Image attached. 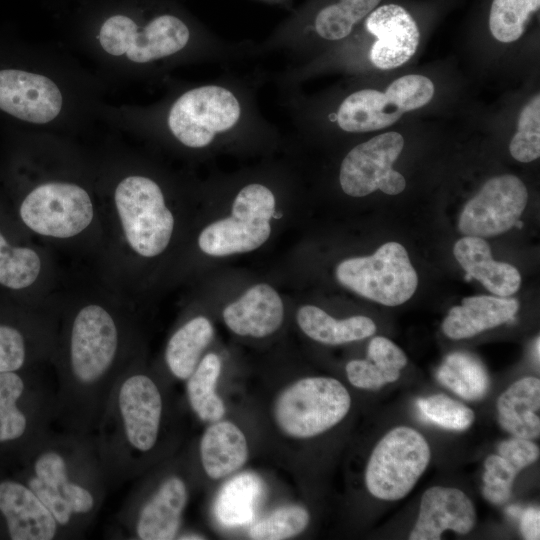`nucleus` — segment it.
<instances>
[{
    "label": "nucleus",
    "instance_id": "obj_1",
    "mask_svg": "<svg viewBox=\"0 0 540 540\" xmlns=\"http://www.w3.org/2000/svg\"><path fill=\"white\" fill-rule=\"evenodd\" d=\"M126 315L110 302L85 298L67 309L58 330L55 421L93 437L109 397L128 369Z\"/></svg>",
    "mask_w": 540,
    "mask_h": 540
},
{
    "label": "nucleus",
    "instance_id": "obj_2",
    "mask_svg": "<svg viewBox=\"0 0 540 540\" xmlns=\"http://www.w3.org/2000/svg\"><path fill=\"white\" fill-rule=\"evenodd\" d=\"M51 432L4 468L48 508L60 536H68L92 520L109 483L93 437Z\"/></svg>",
    "mask_w": 540,
    "mask_h": 540
},
{
    "label": "nucleus",
    "instance_id": "obj_3",
    "mask_svg": "<svg viewBox=\"0 0 540 540\" xmlns=\"http://www.w3.org/2000/svg\"><path fill=\"white\" fill-rule=\"evenodd\" d=\"M163 409L155 381L129 366L114 386L93 436L108 483L126 480L134 459L156 447Z\"/></svg>",
    "mask_w": 540,
    "mask_h": 540
},
{
    "label": "nucleus",
    "instance_id": "obj_4",
    "mask_svg": "<svg viewBox=\"0 0 540 540\" xmlns=\"http://www.w3.org/2000/svg\"><path fill=\"white\" fill-rule=\"evenodd\" d=\"M253 86L228 76L184 91L167 110L169 133L182 146L199 150L250 129L269 128L256 106Z\"/></svg>",
    "mask_w": 540,
    "mask_h": 540
},
{
    "label": "nucleus",
    "instance_id": "obj_5",
    "mask_svg": "<svg viewBox=\"0 0 540 540\" xmlns=\"http://www.w3.org/2000/svg\"><path fill=\"white\" fill-rule=\"evenodd\" d=\"M41 366L0 372V466L15 463L55 421L56 383L44 380Z\"/></svg>",
    "mask_w": 540,
    "mask_h": 540
},
{
    "label": "nucleus",
    "instance_id": "obj_6",
    "mask_svg": "<svg viewBox=\"0 0 540 540\" xmlns=\"http://www.w3.org/2000/svg\"><path fill=\"white\" fill-rule=\"evenodd\" d=\"M112 220L124 251L143 259L161 255L169 246L175 226L160 185L142 174H130L115 186Z\"/></svg>",
    "mask_w": 540,
    "mask_h": 540
},
{
    "label": "nucleus",
    "instance_id": "obj_7",
    "mask_svg": "<svg viewBox=\"0 0 540 540\" xmlns=\"http://www.w3.org/2000/svg\"><path fill=\"white\" fill-rule=\"evenodd\" d=\"M9 214L25 233L54 241L83 238L100 219L83 186L60 180L33 186L15 201Z\"/></svg>",
    "mask_w": 540,
    "mask_h": 540
},
{
    "label": "nucleus",
    "instance_id": "obj_8",
    "mask_svg": "<svg viewBox=\"0 0 540 540\" xmlns=\"http://www.w3.org/2000/svg\"><path fill=\"white\" fill-rule=\"evenodd\" d=\"M434 84L423 75H405L395 79L385 92L361 89L346 96L329 119L348 133L380 130L397 122L409 111L429 103Z\"/></svg>",
    "mask_w": 540,
    "mask_h": 540
},
{
    "label": "nucleus",
    "instance_id": "obj_9",
    "mask_svg": "<svg viewBox=\"0 0 540 540\" xmlns=\"http://www.w3.org/2000/svg\"><path fill=\"white\" fill-rule=\"evenodd\" d=\"M350 406L351 397L341 382L308 377L281 392L274 405V418L286 435L310 438L338 424Z\"/></svg>",
    "mask_w": 540,
    "mask_h": 540
},
{
    "label": "nucleus",
    "instance_id": "obj_10",
    "mask_svg": "<svg viewBox=\"0 0 540 540\" xmlns=\"http://www.w3.org/2000/svg\"><path fill=\"white\" fill-rule=\"evenodd\" d=\"M276 207L271 188L251 182L243 186L232 203V215L205 227L198 237L200 250L223 257L253 251L271 234L270 221Z\"/></svg>",
    "mask_w": 540,
    "mask_h": 540
},
{
    "label": "nucleus",
    "instance_id": "obj_11",
    "mask_svg": "<svg viewBox=\"0 0 540 540\" xmlns=\"http://www.w3.org/2000/svg\"><path fill=\"white\" fill-rule=\"evenodd\" d=\"M335 275L342 286L386 306L405 303L418 285V276L408 253L397 242L381 245L370 256L341 261Z\"/></svg>",
    "mask_w": 540,
    "mask_h": 540
},
{
    "label": "nucleus",
    "instance_id": "obj_12",
    "mask_svg": "<svg viewBox=\"0 0 540 540\" xmlns=\"http://www.w3.org/2000/svg\"><path fill=\"white\" fill-rule=\"evenodd\" d=\"M431 458L426 439L415 429L390 430L373 449L365 471L367 490L376 498H404L426 470Z\"/></svg>",
    "mask_w": 540,
    "mask_h": 540
},
{
    "label": "nucleus",
    "instance_id": "obj_13",
    "mask_svg": "<svg viewBox=\"0 0 540 540\" xmlns=\"http://www.w3.org/2000/svg\"><path fill=\"white\" fill-rule=\"evenodd\" d=\"M97 39L109 55L147 64L185 50L191 31L182 19L171 14L159 15L143 27L127 16L114 15L102 24Z\"/></svg>",
    "mask_w": 540,
    "mask_h": 540
},
{
    "label": "nucleus",
    "instance_id": "obj_14",
    "mask_svg": "<svg viewBox=\"0 0 540 540\" xmlns=\"http://www.w3.org/2000/svg\"><path fill=\"white\" fill-rule=\"evenodd\" d=\"M404 147L398 132L379 134L353 147L343 158L339 171L342 191L364 197L376 190L397 195L406 187L402 174L392 168Z\"/></svg>",
    "mask_w": 540,
    "mask_h": 540
},
{
    "label": "nucleus",
    "instance_id": "obj_15",
    "mask_svg": "<svg viewBox=\"0 0 540 540\" xmlns=\"http://www.w3.org/2000/svg\"><path fill=\"white\" fill-rule=\"evenodd\" d=\"M26 234L8 211L0 210V299L38 308L48 263Z\"/></svg>",
    "mask_w": 540,
    "mask_h": 540
},
{
    "label": "nucleus",
    "instance_id": "obj_16",
    "mask_svg": "<svg viewBox=\"0 0 540 540\" xmlns=\"http://www.w3.org/2000/svg\"><path fill=\"white\" fill-rule=\"evenodd\" d=\"M38 308L0 299V372L52 362L58 330Z\"/></svg>",
    "mask_w": 540,
    "mask_h": 540
},
{
    "label": "nucleus",
    "instance_id": "obj_17",
    "mask_svg": "<svg viewBox=\"0 0 540 540\" xmlns=\"http://www.w3.org/2000/svg\"><path fill=\"white\" fill-rule=\"evenodd\" d=\"M527 201V188L518 177L511 174L493 177L464 206L459 231L480 238L507 232L519 220Z\"/></svg>",
    "mask_w": 540,
    "mask_h": 540
},
{
    "label": "nucleus",
    "instance_id": "obj_18",
    "mask_svg": "<svg viewBox=\"0 0 540 540\" xmlns=\"http://www.w3.org/2000/svg\"><path fill=\"white\" fill-rule=\"evenodd\" d=\"M60 536L52 513L20 479L0 466V539L52 540Z\"/></svg>",
    "mask_w": 540,
    "mask_h": 540
},
{
    "label": "nucleus",
    "instance_id": "obj_19",
    "mask_svg": "<svg viewBox=\"0 0 540 540\" xmlns=\"http://www.w3.org/2000/svg\"><path fill=\"white\" fill-rule=\"evenodd\" d=\"M62 94L48 77L19 69L0 70V109L20 120L45 124L62 108Z\"/></svg>",
    "mask_w": 540,
    "mask_h": 540
},
{
    "label": "nucleus",
    "instance_id": "obj_20",
    "mask_svg": "<svg viewBox=\"0 0 540 540\" xmlns=\"http://www.w3.org/2000/svg\"><path fill=\"white\" fill-rule=\"evenodd\" d=\"M365 29L376 38L369 59L378 69L389 70L403 65L418 48V25L410 12L399 4L377 6L365 18Z\"/></svg>",
    "mask_w": 540,
    "mask_h": 540
},
{
    "label": "nucleus",
    "instance_id": "obj_21",
    "mask_svg": "<svg viewBox=\"0 0 540 540\" xmlns=\"http://www.w3.org/2000/svg\"><path fill=\"white\" fill-rule=\"evenodd\" d=\"M476 522L472 501L460 489L434 486L421 497L419 514L410 540H438L446 530L469 533Z\"/></svg>",
    "mask_w": 540,
    "mask_h": 540
},
{
    "label": "nucleus",
    "instance_id": "obj_22",
    "mask_svg": "<svg viewBox=\"0 0 540 540\" xmlns=\"http://www.w3.org/2000/svg\"><path fill=\"white\" fill-rule=\"evenodd\" d=\"M188 500L185 482L178 476L166 478L140 506L134 532L141 540H171L178 535Z\"/></svg>",
    "mask_w": 540,
    "mask_h": 540
},
{
    "label": "nucleus",
    "instance_id": "obj_23",
    "mask_svg": "<svg viewBox=\"0 0 540 540\" xmlns=\"http://www.w3.org/2000/svg\"><path fill=\"white\" fill-rule=\"evenodd\" d=\"M283 318L281 297L265 283L250 287L223 311L224 322L232 332L255 338L274 333L281 326Z\"/></svg>",
    "mask_w": 540,
    "mask_h": 540
},
{
    "label": "nucleus",
    "instance_id": "obj_24",
    "mask_svg": "<svg viewBox=\"0 0 540 540\" xmlns=\"http://www.w3.org/2000/svg\"><path fill=\"white\" fill-rule=\"evenodd\" d=\"M519 310L515 298L470 296L452 307L442 323L444 334L454 340L473 337L514 319Z\"/></svg>",
    "mask_w": 540,
    "mask_h": 540
},
{
    "label": "nucleus",
    "instance_id": "obj_25",
    "mask_svg": "<svg viewBox=\"0 0 540 540\" xmlns=\"http://www.w3.org/2000/svg\"><path fill=\"white\" fill-rule=\"evenodd\" d=\"M454 256L465 270V279L474 278L491 293L508 297L521 285V275L511 264L495 261L489 244L480 237L465 236L454 245Z\"/></svg>",
    "mask_w": 540,
    "mask_h": 540
},
{
    "label": "nucleus",
    "instance_id": "obj_26",
    "mask_svg": "<svg viewBox=\"0 0 540 540\" xmlns=\"http://www.w3.org/2000/svg\"><path fill=\"white\" fill-rule=\"evenodd\" d=\"M498 454L486 458L483 496L500 505L509 500L518 472L539 458V448L531 440L513 437L498 445Z\"/></svg>",
    "mask_w": 540,
    "mask_h": 540
},
{
    "label": "nucleus",
    "instance_id": "obj_27",
    "mask_svg": "<svg viewBox=\"0 0 540 540\" xmlns=\"http://www.w3.org/2000/svg\"><path fill=\"white\" fill-rule=\"evenodd\" d=\"M500 426L513 437L533 440L540 435V380L525 377L511 384L497 400Z\"/></svg>",
    "mask_w": 540,
    "mask_h": 540
},
{
    "label": "nucleus",
    "instance_id": "obj_28",
    "mask_svg": "<svg viewBox=\"0 0 540 540\" xmlns=\"http://www.w3.org/2000/svg\"><path fill=\"white\" fill-rule=\"evenodd\" d=\"M204 471L212 479H220L240 469L248 457V445L242 431L232 422L210 425L200 442Z\"/></svg>",
    "mask_w": 540,
    "mask_h": 540
},
{
    "label": "nucleus",
    "instance_id": "obj_29",
    "mask_svg": "<svg viewBox=\"0 0 540 540\" xmlns=\"http://www.w3.org/2000/svg\"><path fill=\"white\" fill-rule=\"evenodd\" d=\"M300 329L311 339L339 345L361 340L373 335L376 325L369 317L352 316L336 320L324 310L313 305L302 306L296 315Z\"/></svg>",
    "mask_w": 540,
    "mask_h": 540
},
{
    "label": "nucleus",
    "instance_id": "obj_30",
    "mask_svg": "<svg viewBox=\"0 0 540 540\" xmlns=\"http://www.w3.org/2000/svg\"><path fill=\"white\" fill-rule=\"evenodd\" d=\"M213 335V326L204 316L194 317L178 328L165 349V361L170 372L178 379H188Z\"/></svg>",
    "mask_w": 540,
    "mask_h": 540
},
{
    "label": "nucleus",
    "instance_id": "obj_31",
    "mask_svg": "<svg viewBox=\"0 0 540 540\" xmlns=\"http://www.w3.org/2000/svg\"><path fill=\"white\" fill-rule=\"evenodd\" d=\"M262 494L263 484L256 475L240 474L221 488L214 505L215 515L224 526L248 524Z\"/></svg>",
    "mask_w": 540,
    "mask_h": 540
},
{
    "label": "nucleus",
    "instance_id": "obj_32",
    "mask_svg": "<svg viewBox=\"0 0 540 540\" xmlns=\"http://www.w3.org/2000/svg\"><path fill=\"white\" fill-rule=\"evenodd\" d=\"M438 381L466 400L482 399L488 392V372L476 356L467 352L449 354L437 370Z\"/></svg>",
    "mask_w": 540,
    "mask_h": 540
},
{
    "label": "nucleus",
    "instance_id": "obj_33",
    "mask_svg": "<svg viewBox=\"0 0 540 540\" xmlns=\"http://www.w3.org/2000/svg\"><path fill=\"white\" fill-rule=\"evenodd\" d=\"M220 371V358L214 353H209L188 377L189 404L203 421L216 422L225 414L224 403L215 390Z\"/></svg>",
    "mask_w": 540,
    "mask_h": 540
},
{
    "label": "nucleus",
    "instance_id": "obj_34",
    "mask_svg": "<svg viewBox=\"0 0 540 540\" xmlns=\"http://www.w3.org/2000/svg\"><path fill=\"white\" fill-rule=\"evenodd\" d=\"M382 0H337L322 7L316 14L313 29L316 35L330 42L348 37L356 24L365 19Z\"/></svg>",
    "mask_w": 540,
    "mask_h": 540
},
{
    "label": "nucleus",
    "instance_id": "obj_35",
    "mask_svg": "<svg viewBox=\"0 0 540 540\" xmlns=\"http://www.w3.org/2000/svg\"><path fill=\"white\" fill-rule=\"evenodd\" d=\"M539 7L540 0H492L488 17L492 36L502 43L518 40Z\"/></svg>",
    "mask_w": 540,
    "mask_h": 540
},
{
    "label": "nucleus",
    "instance_id": "obj_36",
    "mask_svg": "<svg viewBox=\"0 0 540 540\" xmlns=\"http://www.w3.org/2000/svg\"><path fill=\"white\" fill-rule=\"evenodd\" d=\"M309 519L305 508L297 505L285 506L253 524L248 534L254 540L288 539L303 532Z\"/></svg>",
    "mask_w": 540,
    "mask_h": 540
},
{
    "label": "nucleus",
    "instance_id": "obj_37",
    "mask_svg": "<svg viewBox=\"0 0 540 540\" xmlns=\"http://www.w3.org/2000/svg\"><path fill=\"white\" fill-rule=\"evenodd\" d=\"M417 407L423 420L453 431L467 429L475 418L468 406L444 394L420 398Z\"/></svg>",
    "mask_w": 540,
    "mask_h": 540
},
{
    "label": "nucleus",
    "instance_id": "obj_38",
    "mask_svg": "<svg viewBox=\"0 0 540 540\" xmlns=\"http://www.w3.org/2000/svg\"><path fill=\"white\" fill-rule=\"evenodd\" d=\"M509 151L522 163H529L540 156V95L536 94L522 108L518 118V129L513 136Z\"/></svg>",
    "mask_w": 540,
    "mask_h": 540
},
{
    "label": "nucleus",
    "instance_id": "obj_39",
    "mask_svg": "<svg viewBox=\"0 0 540 540\" xmlns=\"http://www.w3.org/2000/svg\"><path fill=\"white\" fill-rule=\"evenodd\" d=\"M367 359L384 372L391 383L400 377L401 370L407 364L405 353L391 340L374 337L367 348Z\"/></svg>",
    "mask_w": 540,
    "mask_h": 540
},
{
    "label": "nucleus",
    "instance_id": "obj_40",
    "mask_svg": "<svg viewBox=\"0 0 540 540\" xmlns=\"http://www.w3.org/2000/svg\"><path fill=\"white\" fill-rule=\"evenodd\" d=\"M349 382L361 389L377 390L391 383L388 376L368 359L351 360L346 365Z\"/></svg>",
    "mask_w": 540,
    "mask_h": 540
},
{
    "label": "nucleus",
    "instance_id": "obj_41",
    "mask_svg": "<svg viewBox=\"0 0 540 540\" xmlns=\"http://www.w3.org/2000/svg\"><path fill=\"white\" fill-rule=\"evenodd\" d=\"M520 531L525 539L538 540L540 538V511L539 508L529 507L522 509L519 516Z\"/></svg>",
    "mask_w": 540,
    "mask_h": 540
},
{
    "label": "nucleus",
    "instance_id": "obj_42",
    "mask_svg": "<svg viewBox=\"0 0 540 540\" xmlns=\"http://www.w3.org/2000/svg\"><path fill=\"white\" fill-rule=\"evenodd\" d=\"M522 508H520L518 505H512L507 508V513L513 517L518 519L521 514Z\"/></svg>",
    "mask_w": 540,
    "mask_h": 540
},
{
    "label": "nucleus",
    "instance_id": "obj_43",
    "mask_svg": "<svg viewBox=\"0 0 540 540\" xmlns=\"http://www.w3.org/2000/svg\"><path fill=\"white\" fill-rule=\"evenodd\" d=\"M177 538L181 539V540H203V539H205L204 536L199 535V534H193V533L182 534Z\"/></svg>",
    "mask_w": 540,
    "mask_h": 540
},
{
    "label": "nucleus",
    "instance_id": "obj_44",
    "mask_svg": "<svg viewBox=\"0 0 540 540\" xmlns=\"http://www.w3.org/2000/svg\"><path fill=\"white\" fill-rule=\"evenodd\" d=\"M539 346H540V343H539V336H538L534 342V348H533V354H534L535 361H537V364H539Z\"/></svg>",
    "mask_w": 540,
    "mask_h": 540
},
{
    "label": "nucleus",
    "instance_id": "obj_45",
    "mask_svg": "<svg viewBox=\"0 0 540 540\" xmlns=\"http://www.w3.org/2000/svg\"><path fill=\"white\" fill-rule=\"evenodd\" d=\"M514 226L517 227V228H521L523 226V223L521 221L517 220Z\"/></svg>",
    "mask_w": 540,
    "mask_h": 540
}]
</instances>
